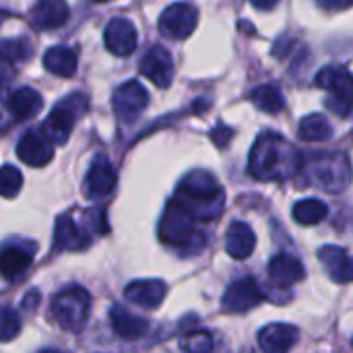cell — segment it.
I'll list each match as a JSON object with an SVG mask.
<instances>
[{"label":"cell","mask_w":353,"mask_h":353,"mask_svg":"<svg viewBox=\"0 0 353 353\" xmlns=\"http://www.w3.org/2000/svg\"><path fill=\"white\" fill-rule=\"evenodd\" d=\"M302 168V153L277 132L261 134L248 157L250 176L263 182H283Z\"/></svg>","instance_id":"cell-1"},{"label":"cell","mask_w":353,"mask_h":353,"mask_svg":"<svg viewBox=\"0 0 353 353\" xmlns=\"http://www.w3.org/2000/svg\"><path fill=\"white\" fill-rule=\"evenodd\" d=\"M174 201L182 205L196 221H215L223 213L225 194L213 174L196 170L182 178Z\"/></svg>","instance_id":"cell-2"},{"label":"cell","mask_w":353,"mask_h":353,"mask_svg":"<svg viewBox=\"0 0 353 353\" xmlns=\"http://www.w3.org/2000/svg\"><path fill=\"white\" fill-rule=\"evenodd\" d=\"M199 221L174 199L165 205L163 217L159 221V238L163 244L192 254L205 246V234L196 225Z\"/></svg>","instance_id":"cell-3"},{"label":"cell","mask_w":353,"mask_h":353,"mask_svg":"<svg viewBox=\"0 0 353 353\" xmlns=\"http://www.w3.org/2000/svg\"><path fill=\"white\" fill-rule=\"evenodd\" d=\"M308 180L327 192H341L352 180V165L343 153H314L304 161Z\"/></svg>","instance_id":"cell-4"},{"label":"cell","mask_w":353,"mask_h":353,"mask_svg":"<svg viewBox=\"0 0 353 353\" xmlns=\"http://www.w3.org/2000/svg\"><path fill=\"white\" fill-rule=\"evenodd\" d=\"M91 310V296L85 288L70 285L58 292L52 300V319L66 331L79 333Z\"/></svg>","instance_id":"cell-5"},{"label":"cell","mask_w":353,"mask_h":353,"mask_svg":"<svg viewBox=\"0 0 353 353\" xmlns=\"http://www.w3.org/2000/svg\"><path fill=\"white\" fill-rule=\"evenodd\" d=\"M314 83L316 87L329 93L327 108L333 114L341 118H347L350 114H353V74L345 66H339V64L325 66L316 74Z\"/></svg>","instance_id":"cell-6"},{"label":"cell","mask_w":353,"mask_h":353,"mask_svg":"<svg viewBox=\"0 0 353 353\" xmlns=\"http://www.w3.org/2000/svg\"><path fill=\"white\" fill-rule=\"evenodd\" d=\"M85 110H87V95L72 93L54 105V110L46 118L41 130L48 134V139L54 145H64L68 141L79 116L85 114Z\"/></svg>","instance_id":"cell-7"},{"label":"cell","mask_w":353,"mask_h":353,"mask_svg":"<svg viewBox=\"0 0 353 353\" xmlns=\"http://www.w3.org/2000/svg\"><path fill=\"white\" fill-rule=\"evenodd\" d=\"M263 298H265V294H263L261 285L256 283V279L242 277L225 290L221 308L230 314H244V312L256 308L263 302Z\"/></svg>","instance_id":"cell-8"},{"label":"cell","mask_w":353,"mask_h":353,"mask_svg":"<svg viewBox=\"0 0 353 353\" xmlns=\"http://www.w3.org/2000/svg\"><path fill=\"white\" fill-rule=\"evenodd\" d=\"M199 23V12L190 2H176L159 17V31L170 39L188 37Z\"/></svg>","instance_id":"cell-9"},{"label":"cell","mask_w":353,"mask_h":353,"mask_svg":"<svg viewBox=\"0 0 353 353\" xmlns=\"http://www.w3.org/2000/svg\"><path fill=\"white\" fill-rule=\"evenodd\" d=\"M149 103V93L139 81L122 83L114 93V112L122 122L137 120Z\"/></svg>","instance_id":"cell-10"},{"label":"cell","mask_w":353,"mask_h":353,"mask_svg":"<svg viewBox=\"0 0 353 353\" xmlns=\"http://www.w3.org/2000/svg\"><path fill=\"white\" fill-rule=\"evenodd\" d=\"M54 155V143L48 139V134L41 128L27 130L19 143H17V157L31 165V168H43Z\"/></svg>","instance_id":"cell-11"},{"label":"cell","mask_w":353,"mask_h":353,"mask_svg":"<svg viewBox=\"0 0 353 353\" xmlns=\"http://www.w3.org/2000/svg\"><path fill=\"white\" fill-rule=\"evenodd\" d=\"M116 182H118V174L110 163V159L105 155H97L91 161L89 172L85 176V196L91 201H99L116 188Z\"/></svg>","instance_id":"cell-12"},{"label":"cell","mask_w":353,"mask_h":353,"mask_svg":"<svg viewBox=\"0 0 353 353\" xmlns=\"http://www.w3.org/2000/svg\"><path fill=\"white\" fill-rule=\"evenodd\" d=\"M137 29L134 25L124 19V17H116L105 25L103 31V43L105 48L116 54V56H130L137 50Z\"/></svg>","instance_id":"cell-13"},{"label":"cell","mask_w":353,"mask_h":353,"mask_svg":"<svg viewBox=\"0 0 353 353\" xmlns=\"http://www.w3.org/2000/svg\"><path fill=\"white\" fill-rule=\"evenodd\" d=\"M267 275H269V281L275 288L285 290V288H292L298 281H302L306 273H304V265H302V261L298 256L281 252V254H275L269 261Z\"/></svg>","instance_id":"cell-14"},{"label":"cell","mask_w":353,"mask_h":353,"mask_svg":"<svg viewBox=\"0 0 353 353\" xmlns=\"http://www.w3.org/2000/svg\"><path fill=\"white\" fill-rule=\"evenodd\" d=\"M141 72L157 87H168L174 79V62L165 48L153 46L141 60Z\"/></svg>","instance_id":"cell-15"},{"label":"cell","mask_w":353,"mask_h":353,"mask_svg":"<svg viewBox=\"0 0 353 353\" xmlns=\"http://www.w3.org/2000/svg\"><path fill=\"white\" fill-rule=\"evenodd\" d=\"M89 248V236L87 232L68 215L58 217L54 228V250H66V252H81Z\"/></svg>","instance_id":"cell-16"},{"label":"cell","mask_w":353,"mask_h":353,"mask_svg":"<svg viewBox=\"0 0 353 353\" xmlns=\"http://www.w3.org/2000/svg\"><path fill=\"white\" fill-rule=\"evenodd\" d=\"M298 327L285 323H273L261 329L259 345L265 353H290L298 343Z\"/></svg>","instance_id":"cell-17"},{"label":"cell","mask_w":353,"mask_h":353,"mask_svg":"<svg viewBox=\"0 0 353 353\" xmlns=\"http://www.w3.org/2000/svg\"><path fill=\"white\" fill-rule=\"evenodd\" d=\"M319 261L335 283H352L353 281V256L339 246H323L319 250Z\"/></svg>","instance_id":"cell-18"},{"label":"cell","mask_w":353,"mask_h":353,"mask_svg":"<svg viewBox=\"0 0 353 353\" xmlns=\"http://www.w3.org/2000/svg\"><path fill=\"white\" fill-rule=\"evenodd\" d=\"M168 294V285L159 279H139L126 285L124 298L141 308H157Z\"/></svg>","instance_id":"cell-19"},{"label":"cell","mask_w":353,"mask_h":353,"mask_svg":"<svg viewBox=\"0 0 353 353\" xmlns=\"http://www.w3.org/2000/svg\"><path fill=\"white\" fill-rule=\"evenodd\" d=\"M110 323L112 329L118 337L132 341V339H141L143 335L149 333V323L141 316H134L132 312H128L124 306L114 304L110 308Z\"/></svg>","instance_id":"cell-20"},{"label":"cell","mask_w":353,"mask_h":353,"mask_svg":"<svg viewBox=\"0 0 353 353\" xmlns=\"http://www.w3.org/2000/svg\"><path fill=\"white\" fill-rule=\"evenodd\" d=\"M68 21L66 0H39L31 8V23L37 29H58Z\"/></svg>","instance_id":"cell-21"},{"label":"cell","mask_w":353,"mask_h":353,"mask_svg":"<svg viewBox=\"0 0 353 353\" xmlns=\"http://www.w3.org/2000/svg\"><path fill=\"white\" fill-rule=\"evenodd\" d=\"M254 246H256V236L252 228L244 221H232L225 234V252L232 259L244 261L252 254Z\"/></svg>","instance_id":"cell-22"},{"label":"cell","mask_w":353,"mask_h":353,"mask_svg":"<svg viewBox=\"0 0 353 353\" xmlns=\"http://www.w3.org/2000/svg\"><path fill=\"white\" fill-rule=\"evenodd\" d=\"M41 108H43V99L31 87H21L6 99V110L17 122L37 116L41 112Z\"/></svg>","instance_id":"cell-23"},{"label":"cell","mask_w":353,"mask_h":353,"mask_svg":"<svg viewBox=\"0 0 353 353\" xmlns=\"http://www.w3.org/2000/svg\"><path fill=\"white\" fill-rule=\"evenodd\" d=\"M33 250L35 246H21V244H6L0 256V267H2V275L4 279H17L21 273H25L29 269V265L33 263Z\"/></svg>","instance_id":"cell-24"},{"label":"cell","mask_w":353,"mask_h":353,"mask_svg":"<svg viewBox=\"0 0 353 353\" xmlns=\"http://www.w3.org/2000/svg\"><path fill=\"white\" fill-rule=\"evenodd\" d=\"M43 66L52 74L68 79L77 72V52L66 46H54L43 54Z\"/></svg>","instance_id":"cell-25"},{"label":"cell","mask_w":353,"mask_h":353,"mask_svg":"<svg viewBox=\"0 0 353 353\" xmlns=\"http://www.w3.org/2000/svg\"><path fill=\"white\" fill-rule=\"evenodd\" d=\"M331 134H333V128L323 114H310L302 118L298 126V137L306 143H323V141H329Z\"/></svg>","instance_id":"cell-26"},{"label":"cell","mask_w":353,"mask_h":353,"mask_svg":"<svg viewBox=\"0 0 353 353\" xmlns=\"http://www.w3.org/2000/svg\"><path fill=\"white\" fill-rule=\"evenodd\" d=\"M248 97L261 112H267V114H279L285 108L283 93L273 85H261L254 91H250Z\"/></svg>","instance_id":"cell-27"},{"label":"cell","mask_w":353,"mask_h":353,"mask_svg":"<svg viewBox=\"0 0 353 353\" xmlns=\"http://www.w3.org/2000/svg\"><path fill=\"white\" fill-rule=\"evenodd\" d=\"M292 215L300 225H316L329 215V207L319 199H304L294 205Z\"/></svg>","instance_id":"cell-28"},{"label":"cell","mask_w":353,"mask_h":353,"mask_svg":"<svg viewBox=\"0 0 353 353\" xmlns=\"http://www.w3.org/2000/svg\"><path fill=\"white\" fill-rule=\"evenodd\" d=\"M31 56V43L27 39H4L2 41V58L6 62H23Z\"/></svg>","instance_id":"cell-29"},{"label":"cell","mask_w":353,"mask_h":353,"mask_svg":"<svg viewBox=\"0 0 353 353\" xmlns=\"http://www.w3.org/2000/svg\"><path fill=\"white\" fill-rule=\"evenodd\" d=\"M182 350L186 353H211L213 337L209 331H192L182 339Z\"/></svg>","instance_id":"cell-30"},{"label":"cell","mask_w":353,"mask_h":353,"mask_svg":"<svg viewBox=\"0 0 353 353\" xmlns=\"http://www.w3.org/2000/svg\"><path fill=\"white\" fill-rule=\"evenodd\" d=\"M21 184H23V176L17 168L12 165H4L2 168V174H0V190H2V196L4 199H12L17 196V192L21 190Z\"/></svg>","instance_id":"cell-31"},{"label":"cell","mask_w":353,"mask_h":353,"mask_svg":"<svg viewBox=\"0 0 353 353\" xmlns=\"http://www.w3.org/2000/svg\"><path fill=\"white\" fill-rule=\"evenodd\" d=\"M21 331V319L12 308H2V341H12Z\"/></svg>","instance_id":"cell-32"},{"label":"cell","mask_w":353,"mask_h":353,"mask_svg":"<svg viewBox=\"0 0 353 353\" xmlns=\"http://www.w3.org/2000/svg\"><path fill=\"white\" fill-rule=\"evenodd\" d=\"M319 4L327 10H343V8L352 6L353 0H319Z\"/></svg>","instance_id":"cell-33"},{"label":"cell","mask_w":353,"mask_h":353,"mask_svg":"<svg viewBox=\"0 0 353 353\" xmlns=\"http://www.w3.org/2000/svg\"><path fill=\"white\" fill-rule=\"evenodd\" d=\"M234 132H232V128H225V126H219L211 137H213V141L219 145V147H225V143H228V139H223V137H232Z\"/></svg>","instance_id":"cell-34"},{"label":"cell","mask_w":353,"mask_h":353,"mask_svg":"<svg viewBox=\"0 0 353 353\" xmlns=\"http://www.w3.org/2000/svg\"><path fill=\"white\" fill-rule=\"evenodd\" d=\"M250 2H252V6L259 8V10H273V8L279 4V0H250Z\"/></svg>","instance_id":"cell-35"},{"label":"cell","mask_w":353,"mask_h":353,"mask_svg":"<svg viewBox=\"0 0 353 353\" xmlns=\"http://www.w3.org/2000/svg\"><path fill=\"white\" fill-rule=\"evenodd\" d=\"M39 353H62V352H58V350H43V352H39Z\"/></svg>","instance_id":"cell-36"},{"label":"cell","mask_w":353,"mask_h":353,"mask_svg":"<svg viewBox=\"0 0 353 353\" xmlns=\"http://www.w3.org/2000/svg\"><path fill=\"white\" fill-rule=\"evenodd\" d=\"M93 2H108V0H93Z\"/></svg>","instance_id":"cell-37"}]
</instances>
